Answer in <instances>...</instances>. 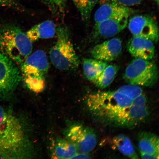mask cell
<instances>
[{
  "instance_id": "obj_1",
  "label": "cell",
  "mask_w": 159,
  "mask_h": 159,
  "mask_svg": "<svg viewBox=\"0 0 159 159\" xmlns=\"http://www.w3.org/2000/svg\"><path fill=\"white\" fill-rule=\"evenodd\" d=\"M27 140L20 123L0 105V150L10 159L25 156Z\"/></svg>"
},
{
  "instance_id": "obj_2",
  "label": "cell",
  "mask_w": 159,
  "mask_h": 159,
  "mask_svg": "<svg viewBox=\"0 0 159 159\" xmlns=\"http://www.w3.org/2000/svg\"><path fill=\"white\" fill-rule=\"evenodd\" d=\"M32 43L17 26L7 24L0 26V52L16 64L21 65L31 54Z\"/></svg>"
},
{
  "instance_id": "obj_3",
  "label": "cell",
  "mask_w": 159,
  "mask_h": 159,
  "mask_svg": "<svg viewBox=\"0 0 159 159\" xmlns=\"http://www.w3.org/2000/svg\"><path fill=\"white\" fill-rule=\"evenodd\" d=\"M86 104L91 114L106 121L111 116L133 104V100L116 90L94 92L89 95Z\"/></svg>"
},
{
  "instance_id": "obj_4",
  "label": "cell",
  "mask_w": 159,
  "mask_h": 159,
  "mask_svg": "<svg viewBox=\"0 0 159 159\" xmlns=\"http://www.w3.org/2000/svg\"><path fill=\"white\" fill-rule=\"evenodd\" d=\"M57 41L50 50L49 56L56 68L73 71L78 68L80 61L75 51L68 28L61 25L57 28Z\"/></svg>"
},
{
  "instance_id": "obj_5",
  "label": "cell",
  "mask_w": 159,
  "mask_h": 159,
  "mask_svg": "<svg viewBox=\"0 0 159 159\" xmlns=\"http://www.w3.org/2000/svg\"><path fill=\"white\" fill-rule=\"evenodd\" d=\"M22 79L27 88L35 93L41 92L45 85V76L49 68L46 54L38 50L30 55L20 65Z\"/></svg>"
},
{
  "instance_id": "obj_6",
  "label": "cell",
  "mask_w": 159,
  "mask_h": 159,
  "mask_svg": "<svg viewBox=\"0 0 159 159\" xmlns=\"http://www.w3.org/2000/svg\"><path fill=\"white\" fill-rule=\"evenodd\" d=\"M124 77L130 84L152 86L158 80V67L150 60L135 58L127 67Z\"/></svg>"
},
{
  "instance_id": "obj_7",
  "label": "cell",
  "mask_w": 159,
  "mask_h": 159,
  "mask_svg": "<svg viewBox=\"0 0 159 159\" xmlns=\"http://www.w3.org/2000/svg\"><path fill=\"white\" fill-rule=\"evenodd\" d=\"M21 79L17 65L0 52V99L11 94Z\"/></svg>"
},
{
  "instance_id": "obj_8",
  "label": "cell",
  "mask_w": 159,
  "mask_h": 159,
  "mask_svg": "<svg viewBox=\"0 0 159 159\" xmlns=\"http://www.w3.org/2000/svg\"><path fill=\"white\" fill-rule=\"evenodd\" d=\"M66 136L74 144L78 151L89 154L92 152L97 144V137L94 130L81 125H74L67 129Z\"/></svg>"
},
{
  "instance_id": "obj_9",
  "label": "cell",
  "mask_w": 159,
  "mask_h": 159,
  "mask_svg": "<svg viewBox=\"0 0 159 159\" xmlns=\"http://www.w3.org/2000/svg\"><path fill=\"white\" fill-rule=\"evenodd\" d=\"M129 31L135 37L144 38L157 42L159 30L157 23L150 16L138 15L131 18L128 23Z\"/></svg>"
},
{
  "instance_id": "obj_10",
  "label": "cell",
  "mask_w": 159,
  "mask_h": 159,
  "mask_svg": "<svg viewBox=\"0 0 159 159\" xmlns=\"http://www.w3.org/2000/svg\"><path fill=\"white\" fill-rule=\"evenodd\" d=\"M149 115L148 106H132L121 111L109 119L107 122L116 126L133 128L146 120Z\"/></svg>"
},
{
  "instance_id": "obj_11",
  "label": "cell",
  "mask_w": 159,
  "mask_h": 159,
  "mask_svg": "<svg viewBox=\"0 0 159 159\" xmlns=\"http://www.w3.org/2000/svg\"><path fill=\"white\" fill-rule=\"evenodd\" d=\"M122 48L121 40L114 38L95 46L91 50L90 54L93 58L107 62L118 58Z\"/></svg>"
},
{
  "instance_id": "obj_12",
  "label": "cell",
  "mask_w": 159,
  "mask_h": 159,
  "mask_svg": "<svg viewBox=\"0 0 159 159\" xmlns=\"http://www.w3.org/2000/svg\"><path fill=\"white\" fill-rule=\"evenodd\" d=\"M129 16L112 18L95 25L94 33L97 37L108 38L114 36L126 28Z\"/></svg>"
},
{
  "instance_id": "obj_13",
  "label": "cell",
  "mask_w": 159,
  "mask_h": 159,
  "mask_svg": "<svg viewBox=\"0 0 159 159\" xmlns=\"http://www.w3.org/2000/svg\"><path fill=\"white\" fill-rule=\"evenodd\" d=\"M129 53L135 58L150 60L154 57L155 47L150 40L139 37H133L128 42Z\"/></svg>"
},
{
  "instance_id": "obj_14",
  "label": "cell",
  "mask_w": 159,
  "mask_h": 159,
  "mask_svg": "<svg viewBox=\"0 0 159 159\" xmlns=\"http://www.w3.org/2000/svg\"><path fill=\"white\" fill-rule=\"evenodd\" d=\"M134 12V11L129 7L110 2L103 3L95 11L94 16L95 25L112 18L126 16H130Z\"/></svg>"
},
{
  "instance_id": "obj_15",
  "label": "cell",
  "mask_w": 159,
  "mask_h": 159,
  "mask_svg": "<svg viewBox=\"0 0 159 159\" xmlns=\"http://www.w3.org/2000/svg\"><path fill=\"white\" fill-rule=\"evenodd\" d=\"M57 27L51 20H47L34 26L26 34L32 43L40 39L52 38L56 33Z\"/></svg>"
},
{
  "instance_id": "obj_16",
  "label": "cell",
  "mask_w": 159,
  "mask_h": 159,
  "mask_svg": "<svg viewBox=\"0 0 159 159\" xmlns=\"http://www.w3.org/2000/svg\"><path fill=\"white\" fill-rule=\"evenodd\" d=\"M138 146L140 152L159 156L158 137L153 133L142 132L139 134Z\"/></svg>"
},
{
  "instance_id": "obj_17",
  "label": "cell",
  "mask_w": 159,
  "mask_h": 159,
  "mask_svg": "<svg viewBox=\"0 0 159 159\" xmlns=\"http://www.w3.org/2000/svg\"><path fill=\"white\" fill-rule=\"evenodd\" d=\"M78 153L75 145L68 140L59 139L56 142L52 157L57 159H73Z\"/></svg>"
},
{
  "instance_id": "obj_18",
  "label": "cell",
  "mask_w": 159,
  "mask_h": 159,
  "mask_svg": "<svg viewBox=\"0 0 159 159\" xmlns=\"http://www.w3.org/2000/svg\"><path fill=\"white\" fill-rule=\"evenodd\" d=\"M112 148L129 158H139L130 139L124 134H119L113 138Z\"/></svg>"
},
{
  "instance_id": "obj_19",
  "label": "cell",
  "mask_w": 159,
  "mask_h": 159,
  "mask_svg": "<svg viewBox=\"0 0 159 159\" xmlns=\"http://www.w3.org/2000/svg\"><path fill=\"white\" fill-rule=\"evenodd\" d=\"M105 61L96 59L84 58L83 60V72L89 80L93 81L108 65Z\"/></svg>"
},
{
  "instance_id": "obj_20",
  "label": "cell",
  "mask_w": 159,
  "mask_h": 159,
  "mask_svg": "<svg viewBox=\"0 0 159 159\" xmlns=\"http://www.w3.org/2000/svg\"><path fill=\"white\" fill-rule=\"evenodd\" d=\"M118 70L119 67L116 65H108L92 82L99 88H106L114 81Z\"/></svg>"
},
{
  "instance_id": "obj_21",
  "label": "cell",
  "mask_w": 159,
  "mask_h": 159,
  "mask_svg": "<svg viewBox=\"0 0 159 159\" xmlns=\"http://www.w3.org/2000/svg\"><path fill=\"white\" fill-rule=\"evenodd\" d=\"M99 0H72L73 3L80 14L81 19L88 23L91 13Z\"/></svg>"
},
{
  "instance_id": "obj_22",
  "label": "cell",
  "mask_w": 159,
  "mask_h": 159,
  "mask_svg": "<svg viewBox=\"0 0 159 159\" xmlns=\"http://www.w3.org/2000/svg\"><path fill=\"white\" fill-rule=\"evenodd\" d=\"M48 8L55 16L63 18L68 0H39Z\"/></svg>"
},
{
  "instance_id": "obj_23",
  "label": "cell",
  "mask_w": 159,
  "mask_h": 159,
  "mask_svg": "<svg viewBox=\"0 0 159 159\" xmlns=\"http://www.w3.org/2000/svg\"><path fill=\"white\" fill-rule=\"evenodd\" d=\"M116 91L127 95L133 100L143 94V89L140 87L130 84L121 87Z\"/></svg>"
},
{
  "instance_id": "obj_24",
  "label": "cell",
  "mask_w": 159,
  "mask_h": 159,
  "mask_svg": "<svg viewBox=\"0 0 159 159\" xmlns=\"http://www.w3.org/2000/svg\"><path fill=\"white\" fill-rule=\"evenodd\" d=\"M143 0H110L109 2L118 4L129 7L140 4Z\"/></svg>"
},
{
  "instance_id": "obj_25",
  "label": "cell",
  "mask_w": 159,
  "mask_h": 159,
  "mask_svg": "<svg viewBox=\"0 0 159 159\" xmlns=\"http://www.w3.org/2000/svg\"><path fill=\"white\" fill-rule=\"evenodd\" d=\"M133 104L138 106H148V99L143 93L140 96L133 100Z\"/></svg>"
},
{
  "instance_id": "obj_26",
  "label": "cell",
  "mask_w": 159,
  "mask_h": 159,
  "mask_svg": "<svg viewBox=\"0 0 159 159\" xmlns=\"http://www.w3.org/2000/svg\"><path fill=\"white\" fill-rule=\"evenodd\" d=\"M0 6H7L15 8L19 7L16 0H0Z\"/></svg>"
},
{
  "instance_id": "obj_27",
  "label": "cell",
  "mask_w": 159,
  "mask_h": 159,
  "mask_svg": "<svg viewBox=\"0 0 159 159\" xmlns=\"http://www.w3.org/2000/svg\"><path fill=\"white\" fill-rule=\"evenodd\" d=\"M91 158L88 154L83 153H77L73 159H89Z\"/></svg>"
},
{
  "instance_id": "obj_28",
  "label": "cell",
  "mask_w": 159,
  "mask_h": 159,
  "mask_svg": "<svg viewBox=\"0 0 159 159\" xmlns=\"http://www.w3.org/2000/svg\"><path fill=\"white\" fill-rule=\"evenodd\" d=\"M141 158L142 159H158L159 158L156 156L153 155L145 154L144 153L140 152Z\"/></svg>"
},
{
  "instance_id": "obj_29",
  "label": "cell",
  "mask_w": 159,
  "mask_h": 159,
  "mask_svg": "<svg viewBox=\"0 0 159 159\" xmlns=\"http://www.w3.org/2000/svg\"><path fill=\"white\" fill-rule=\"evenodd\" d=\"M10 157L7 153L0 150V159H8Z\"/></svg>"
},
{
  "instance_id": "obj_30",
  "label": "cell",
  "mask_w": 159,
  "mask_h": 159,
  "mask_svg": "<svg viewBox=\"0 0 159 159\" xmlns=\"http://www.w3.org/2000/svg\"><path fill=\"white\" fill-rule=\"evenodd\" d=\"M110 0H102L103 3L107 2H109Z\"/></svg>"
},
{
  "instance_id": "obj_31",
  "label": "cell",
  "mask_w": 159,
  "mask_h": 159,
  "mask_svg": "<svg viewBox=\"0 0 159 159\" xmlns=\"http://www.w3.org/2000/svg\"><path fill=\"white\" fill-rule=\"evenodd\" d=\"M154 1L156 2L158 6L159 5V0H154Z\"/></svg>"
}]
</instances>
